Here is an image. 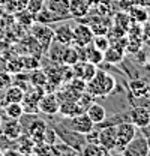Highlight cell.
<instances>
[{
  "instance_id": "obj_31",
  "label": "cell",
  "mask_w": 150,
  "mask_h": 156,
  "mask_svg": "<svg viewBox=\"0 0 150 156\" xmlns=\"http://www.w3.org/2000/svg\"><path fill=\"white\" fill-rule=\"evenodd\" d=\"M65 47L66 45H63V44H59L56 41V44L53 45H50V48H48V51H50V58L53 60V62H59V63H62V57H63V51H65Z\"/></svg>"
},
{
  "instance_id": "obj_18",
  "label": "cell",
  "mask_w": 150,
  "mask_h": 156,
  "mask_svg": "<svg viewBox=\"0 0 150 156\" xmlns=\"http://www.w3.org/2000/svg\"><path fill=\"white\" fill-rule=\"evenodd\" d=\"M23 96H24V89L21 86H18V84L9 86L5 92V96H3V105L9 104V102H21Z\"/></svg>"
},
{
  "instance_id": "obj_14",
  "label": "cell",
  "mask_w": 150,
  "mask_h": 156,
  "mask_svg": "<svg viewBox=\"0 0 150 156\" xmlns=\"http://www.w3.org/2000/svg\"><path fill=\"white\" fill-rule=\"evenodd\" d=\"M45 8L50 9L51 12H54L57 15H60L62 18H69V0H47L45 2Z\"/></svg>"
},
{
  "instance_id": "obj_38",
  "label": "cell",
  "mask_w": 150,
  "mask_h": 156,
  "mask_svg": "<svg viewBox=\"0 0 150 156\" xmlns=\"http://www.w3.org/2000/svg\"><path fill=\"white\" fill-rule=\"evenodd\" d=\"M141 30H143V38L150 39V20L141 24Z\"/></svg>"
},
{
  "instance_id": "obj_39",
  "label": "cell",
  "mask_w": 150,
  "mask_h": 156,
  "mask_svg": "<svg viewBox=\"0 0 150 156\" xmlns=\"http://www.w3.org/2000/svg\"><path fill=\"white\" fill-rule=\"evenodd\" d=\"M138 5L144 8H150V0H138Z\"/></svg>"
},
{
  "instance_id": "obj_30",
  "label": "cell",
  "mask_w": 150,
  "mask_h": 156,
  "mask_svg": "<svg viewBox=\"0 0 150 156\" xmlns=\"http://www.w3.org/2000/svg\"><path fill=\"white\" fill-rule=\"evenodd\" d=\"M27 2H29V0H8V2L3 5L2 9H3L6 14H15L17 11L26 9Z\"/></svg>"
},
{
  "instance_id": "obj_42",
  "label": "cell",
  "mask_w": 150,
  "mask_h": 156,
  "mask_svg": "<svg viewBox=\"0 0 150 156\" xmlns=\"http://www.w3.org/2000/svg\"><path fill=\"white\" fill-rule=\"evenodd\" d=\"M149 62H150V56H149Z\"/></svg>"
},
{
  "instance_id": "obj_16",
  "label": "cell",
  "mask_w": 150,
  "mask_h": 156,
  "mask_svg": "<svg viewBox=\"0 0 150 156\" xmlns=\"http://www.w3.org/2000/svg\"><path fill=\"white\" fill-rule=\"evenodd\" d=\"M86 114L90 117V120L93 122L95 125H98V123L105 122V119H107V110H105L101 104H98V102L93 101V102L86 108Z\"/></svg>"
},
{
  "instance_id": "obj_27",
  "label": "cell",
  "mask_w": 150,
  "mask_h": 156,
  "mask_svg": "<svg viewBox=\"0 0 150 156\" xmlns=\"http://www.w3.org/2000/svg\"><path fill=\"white\" fill-rule=\"evenodd\" d=\"M20 144H18V152L20 155H33V147H35V143L33 140L30 138L29 135H21L18 138Z\"/></svg>"
},
{
  "instance_id": "obj_26",
  "label": "cell",
  "mask_w": 150,
  "mask_h": 156,
  "mask_svg": "<svg viewBox=\"0 0 150 156\" xmlns=\"http://www.w3.org/2000/svg\"><path fill=\"white\" fill-rule=\"evenodd\" d=\"M14 17H15L17 24L23 26V27H30V26L35 23V15H33V14H30L27 9L17 11V12L14 14Z\"/></svg>"
},
{
  "instance_id": "obj_41",
  "label": "cell",
  "mask_w": 150,
  "mask_h": 156,
  "mask_svg": "<svg viewBox=\"0 0 150 156\" xmlns=\"http://www.w3.org/2000/svg\"><path fill=\"white\" fill-rule=\"evenodd\" d=\"M2 11H3V9H2V6H0V12H2Z\"/></svg>"
},
{
  "instance_id": "obj_19",
  "label": "cell",
  "mask_w": 150,
  "mask_h": 156,
  "mask_svg": "<svg viewBox=\"0 0 150 156\" xmlns=\"http://www.w3.org/2000/svg\"><path fill=\"white\" fill-rule=\"evenodd\" d=\"M81 57H80V50L78 47L75 45H66L65 47V51H63V57H62V63L66 65V66H72L77 62H80Z\"/></svg>"
},
{
  "instance_id": "obj_1",
  "label": "cell",
  "mask_w": 150,
  "mask_h": 156,
  "mask_svg": "<svg viewBox=\"0 0 150 156\" xmlns=\"http://www.w3.org/2000/svg\"><path fill=\"white\" fill-rule=\"evenodd\" d=\"M116 89V80L112 75L104 72V71H96L95 77L87 81V86H86V92L90 95V96H101L105 98L111 93L112 90Z\"/></svg>"
},
{
  "instance_id": "obj_22",
  "label": "cell",
  "mask_w": 150,
  "mask_h": 156,
  "mask_svg": "<svg viewBox=\"0 0 150 156\" xmlns=\"http://www.w3.org/2000/svg\"><path fill=\"white\" fill-rule=\"evenodd\" d=\"M131 23H132V20H131V17H129V14H128L126 11H122V9H120L119 12H116L114 17H112V26H116V27L125 30L126 33H128V29H129Z\"/></svg>"
},
{
  "instance_id": "obj_6",
  "label": "cell",
  "mask_w": 150,
  "mask_h": 156,
  "mask_svg": "<svg viewBox=\"0 0 150 156\" xmlns=\"http://www.w3.org/2000/svg\"><path fill=\"white\" fill-rule=\"evenodd\" d=\"M125 156H147L149 152V144H147V138L144 136H134L131 143L120 152Z\"/></svg>"
},
{
  "instance_id": "obj_17",
  "label": "cell",
  "mask_w": 150,
  "mask_h": 156,
  "mask_svg": "<svg viewBox=\"0 0 150 156\" xmlns=\"http://www.w3.org/2000/svg\"><path fill=\"white\" fill-rule=\"evenodd\" d=\"M54 30V41L63 45H71L72 44V27L69 24H60Z\"/></svg>"
},
{
  "instance_id": "obj_32",
  "label": "cell",
  "mask_w": 150,
  "mask_h": 156,
  "mask_svg": "<svg viewBox=\"0 0 150 156\" xmlns=\"http://www.w3.org/2000/svg\"><path fill=\"white\" fill-rule=\"evenodd\" d=\"M92 44H93L96 48H99L101 51H105V50L110 47L111 42H110V39H108L107 35H95Z\"/></svg>"
},
{
  "instance_id": "obj_36",
  "label": "cell",
  "mask_w": 150,
  "mask_h": 156,
  "mask_svg": "<svg viewBox=\"0 0 150 156\" xmlns=\"http://www.w3.org/2000/svg\"><path fill=\"white\" fill-rule=\"evenodd\" d=\"M57 132L54 131V129H51V128H48L47 126V131H45V138H44V141L47 143V144H56L57 143Z\"/></svg>"
},
{
  "instance_id": "obj_37",
  "label": "cell",
  "mask_w": 150,
  "mask_h": 156,
  "mask_svg": "<svg viewBox=\"0 0 150 156\" xmlns=\"http://www.w3.org/2000/svg\"><path fill=\"white\" fill-rule=\"evenodd\" d=\"M135 5H138V0H119V9L122 11H128Z\"/></svg>"
},
{
  "instance_id": "obj_13",
  "label": "cell",
  "mask_w": 150,
  "mask_h": 156,
  "mask_svg": "<svg viewBox=\"0 0 150 156\" xmlns=\"http://www.w3.org/2000/svg\"><path fill=\"white\" fill-rule=\"evenodd\" d=\"M125 54H126L125 48H122L116 44H110V47L104 51V62H107L110 65H117L123 60Z\"/></svg>"
},
{
  "instance_id": "obj_28",
  "label": "cell",
  "mask_w": 150,
  "mask_h": 156,
  "mask_svg": "<svg viewBox=\"0 0 150 156\" xmlns=\"http://www.w3.org/2000/svg\"><path fill=\"white\" fill-rule=\"evenodd\" d=\"M5 113L9 119H21L24 111H23V105L21 102H9L5 104Z\"/></svg>"
},
{
  "instance_id": "obj_25",
  "label": "cell",
  "mask_w": 150,
  "mask_h": 156,
  "mask_svg": "<svg viewBox=\"0 0 150 156\" xmlns=\"http://www.w3.org/2000/svg\"><path fill=\"white\" fill-rule=\"evenodd\" d=\"M29 84L30 86H45L47 84V74H45V71H42V69H32L30 72H29Z\"/></svg>"
},
{
  "instance_id": "obj_12",
  "label": "cell",
  "mask_w": 150,
  "mask_h": 156,
  "mask_svg": "<svg viewBox=\"0 0 150 156\" xmlns=\"http://www.w3.org/2000/svg\"><path fill=\"white\" fill-rule=\"evenodd\" d=\"M92 11L90 0H69V14L71 17L81 18Z\"/></svg>"
},
{
  "instance_id": "obj_29",
  "label": "cell",
  "mask_w": 150,
  "mask_h": 156,
  "mask_svg": "<svg viewBox=\"0 0 150 156\" xmlns=\"http://www.w3.org/2000/svg\"><path fill=\"white\" fill-rule=\"evenodd\" d=\"M95 8H96V14L102 18H108L112 12V5L110 0H98L95 3Z\"/></svg>"
},
{
  "instance_id": "obj_40",
  "label": "cell",
  "mask_w": 150,
  "mask_h": 156,
  "mask_svg": "<svg viewBox=\"0 0 150 156\" xmlns=\"http://www.w3.org/2000/svg\"><path fill=\"white\" fill-rule=\"evenodd\" d=\"M147 144H149V152H150V138H147Z\"/></svg>"
},
{
  "instance_id": "obj_20",
  "label": "cell",
  "mask_w": 150,
  "mask_h": 156,
  "mask_svg": "<svg viewBox=\"0 0 150 156\" xmlns=\"http://www.w3.org/2000/svg\"><path fill=\"white\" fill-rule=\"evenodd\" d=\"M129 89H131L132 95L135 98H149L150 96V86L146 81L134 80V81L129 83Z\"/></svg>"
},
{
  "instance_id": "obj_11",
  "label": "cell",
  "mask_w": 150,
  "mask_h": 156,
  "mask_svg": "<svg viewBox=\"0 0 150 156\" xmlns=\"http://www.w3.org/2000/svg\"><path fill=\"white\" fill-rule=\"evenodd\" d=\"M45 131H47V123L41 119H35L30 122L29 129H27V135L33 140V143H42L45 138Z\"/></svg>"
},
{
  "instance_id": "obj_15",
  "label": "cell",
  "mask_w": 150,
  "mask_h": 156,
  "mask_svg": "<svg viewBox=\"0 0 150 156\" xmlns=\"http://www.w3.org/2000/svg\"><path fill=\"white\" fill-rule=\"evenodd\" d=\"M3 134L9 140H18L23 135V125L20 123V119H9L3 125Z\"/></svg>"
},
{
  "instance_id": "obj_7",
  "label": "cell",
  "mask_w": 150,
  "mask_h": 156,
  "mask_svg": "<svg viewBox=\"0 0 150 156\" xmlns=\"http://www.w3.org/2000/svg\"><path fill=\"white\" fill-rule=\"evenodd\" d=\"M129 119L132 125L144 129L150 125V110L147 107H135L129 111Z\"/></svg>"
},
{
  "instance_id": "obj_24",
  "label": "cell",
  "mask_w": 150,
  "mask_h": 156,
  "mask_svg": "<svg viewBox=\"0 0 150 156\" xmlns=\"http://www.w3.org/2000/svg\"><path fill=\"white\" fill-rule=\"evenodd\" d=\"M62 20H65V18H62L60 15L51 12V11L47 9L45 6H44V9H42L41 12H38L36 15H35V21L42 23V24H50V23H53V21H62Z\"/></svg>"
},
{
  "instance_id": "obj_3",
  "label": "cell",
  "mask_w": 150,
  "mask_h": 156,
  "mask_svg": "<svg viewBox=\"0 0 150 156\" xmlns=\"http://www.w3.org/2000/svg\"><path fill=\"white\" fill-rule=\"evenodd\" d=\"M135 135H137V126L132 125L131 122H122L116 125V149L114 150L122 152Z\"/></svg>"
},
{
  "instance_id": "obj_33",
  "label": "cell",
  "mask_w": 150,
  "mask_h": 156,
  "mask_svg": "<svg viewBox=\"0 0 150 156\" xmlns=\"http://www.w3.org/2000/svg\"><path fill=\"white\" fill-rule=\"evenodd\" d=\"M44 6H45V0H29L26 9H27L30 14L36 15L38 12H41V11L44 9Z\"/></svg>"
},
{
  "instance_id": "obj_9",
  "label": "cell",
  "mask_w": 150,
  "mask_h": 156,
  "mask_svg": "<svg viewBox=\"0 0 150 156\" xmlns=\"http://www.w3.org/2000/svg\"><path fill=\"white\" fill-rule=\"evenodd\" d=\"M98 141H99V144L104 146L107 150L114 152V149H116V125L105 126V128L99 129Z\"/></svg>"
},
{
  "instance_id": "obj_8",
  "label": "cell",
  "mask_w": 150,
  "mask_h": 156,
  "mask_svg": "<svg viewBox=\"0 0 150 156\" xmlns=\"http://www.w3.org/2000/svg\"><path fill=\"white\" fill-rule=\"evenodd\" d=\"M59 99H57L56 93H45L44 96L41 98L38 107H39V111L44 113V114H48V116H54L59 111Z\"/></svg>"
},
{
  "instance_id": "obj_23",
  "label": "cell",
  "mask_w": 150,
  "mask_h": 156,
  "mask_svg": "<svg viewBox=\"0 0 150 156\" xmlns=\"http://www.w3.org/2000/svg\"><path fill=\"white\" fill-rule=\"evenodd\" d=\"M81 153L84 156H108L111 152L107 150L104 146H101L99 143H87L86 147H83Z\"/></svg>"
},
{
  "instance_id": "obj_10",
  "label": "cell",
  "mask_w": 150,
  "mask_h": 156,
  "mask_svg": "<svg viewBox=\"0 0 150 156\" xmlns=\"http://www.w3.org/2000/svg\"><path fill=\"white\" fill-rule=\"evenodd\" d=\"M84 107L80 105L78 101H63L59 104V114L63 117V119H71L74 116H78L81 113H84Z\"/></svg>"
},
{
  "instance_id": "obj_5",
  "label": "cell",
  "mask_w": 150,
  "mask_h": 156,
  "mask_svg": "<svg viewBox=\"0 0 150 156\" xmlns=\"http://www.w3.org/2000/svg\"><path fill=\"white\" fill-rule=\"evenodd\" d=\"M93 36V32L87 23H81L72 27V45L75 47H86L92 44Z\"/></svg>"
},
{
  "instance_id": "obj_4",
  "label": "cell",
  "mask_w": 150,
  "mask_h": 156,
  "mask_svg": "<svg viewBox=\"0 0 150 156\" xmlns=\"http://www.w3.org/2000/svg\"><path fill=\"white\" fill-rule=\"evenodd\" d=\"M66 125L65 128H68V131H72L75 134H80V135H86L89 134L92 129L95 128V123L90 120V117L84 113L78 114V116H74L71 119H66Z\"/></svg>"
},
{
  "instance_id": "obj_34",
  "label": "cell",
  "mask_w": 150,
  "mask_h": 156,
  "mask_svg": "<svg viewBox=\"0 0 150 156\" xmlns=\"http://www.w3.org/2000/svg\"><path fill=\"white\" fill-rule=\"evenodd\" d=\"M23 58V68L27 69V71H32V69H36L39 68V60L35 56H24Z\"/></svg>"
},
{
  "instance_id": "obj_2",
  "label": "cell",
  "mask_w": 150,
  "mask_h": 156,
  "mask_svg": "<svg viewBox=\"0 0 150 156\" xmlns=\"http://www.w3.org/2000/svg\"><path fill=\"white\" fill-rule=\"evenodd\" d=\"M30 33H32V38L38 42V45L41 47L42 51H48L50 45L54 42V30L48 24H42V23L35 21L30 26Z\"/></svg>"
},
{
  "instance_id": "obj_21",
  "label": "cell",
  "mask_w": 150,
  "mask_h": 156,
  "mask_svg": "<svg viewBox=\"0 0 150 156\" xmlns=\"http://www.w3.org/2000/svg\"><path fill=\"white\" fill-rule=\"evenodd\" d=\"M126 12L129 14L132 21L134 23H138V24H143V23H146L149 20V11H147V8L140 6V5L132 6L131 9H128Z\"/></svg>"
},
{
  "instance_id": "obj_35",
  "label": "cell",
  "mask_w": 150,
  "mask_h": 156,
  "mask_svg": "<svg viewBox=\"0 0 150 156\" xmlns=\"http://www.w3.org/2000/svg\"><path fill=\"white\" fill-rule=\"evenodd\" d=\"M24 68H23V58L18 57V58H14V60H11L9 62V65H8V71H9V74H21V71H23Z\"/></svg>"
}]
</instances>
